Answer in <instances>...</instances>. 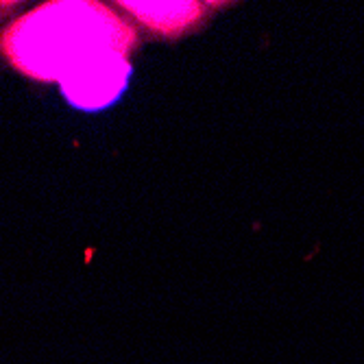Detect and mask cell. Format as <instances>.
<instances>
[{
  "mask_svg": "<svg viewBox=\"0 0 364 364\" xmlns=\"http://www.w3.org/2000/svg\"><path fill=\"white\" fill-rule=\"evenodd\" d=\"M131 31L105 7L55 3L31 11L7 33V50L22 70L68 81L90 65L124 55Z\"/></svg>",
  "mask_w": 364,
  "mask_h": 364,
  "instance_id": "6da1fadb",
  "label": "cell"
},
{
  "mask_svg": "<svg viewBox=\"0 0 364 364\" xmlns=\"http://www.w3.org/2000/svg\"><path fill=\"white\" fill-rule=\"evenodd\" d=\"M134 9L142 20H146L151 26H175V24H188L192 14L196 11V5H188V3H175V5H168V3H155V5H146V3H140V5H127Z\"/></svg>",
  "mask_w": 364,
  "mask_h": 364,
  "instance_id": "7a4b0ae2",
  "label": "cell"
}]
</instances>
